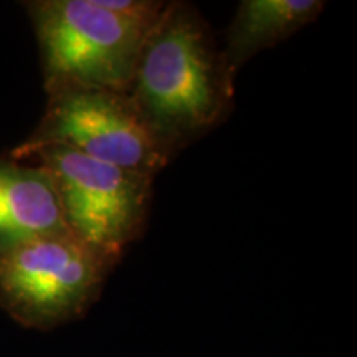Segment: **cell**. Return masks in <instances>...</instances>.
Segmentation results:
<instances>
[{
  "label": "cell",
  "mask_w": 357,
  "mask_h": 357,
  "mask_svg": "<svg viewBox=\"0 0 357 357\" xmlns=\"http://www.w3.org/2000/svg\"><path fill=\"white\" fill-rule=\"evenodd\" d=\"M114 266L70 231L38 236L0 253V307L24 328H60L100 300Z\"/></svg>",
  "instance_id": "277c9868"
},
{
  "label": "cell",
  "mask_w": 357,
  "mask_h": 357,
  "mask_svg": "<svg viewBox=\"0 0 357 357\" xmlns=\"http://www.w3.org/2000/svg\"><path fill=\"white\" fill-rule=\"evenodd\" d=\"M60 231L68 229L50 176L29 160L0 159V253Z\"/></svg>",
  "instance_id": "8992f818"
},
{
  "label": "cell",
  "mask_w": 357,
  "mask_h": 357,
  "mask_svg": "<svg viewBox=\"0 0 357 357\" xmlns=\"http://www.w3.org/2000/svg\"><path fill=\"white\" fill-rule=\"evenodd\" d=\"M63 146L100 162L155 177L169 160L124 93L82 89L48 96L32 136L13 153Z\"/></svg>",
  "instance_id": "5b68a950"
},
{
  "label": "cell",
  "mask_w": 357,
  "mask_h": 357,
  "mask_svg": "<svg viewBox=\"0 0 357 357\" xmlns=\"http://www.w3.org/2000/svg\"><path fill=\"white\" fill-rule=\"evenodd\" d=\"M10 155L37 164L50 176L66 229L108 261L118 265L129 245L144 234L155 177L63 146H40Z\"/></svg>",
  "instance_id": "7a4b0ae2"
},
{
  "label": "cell",
  "mask_w": 357,
  "mask_h": 357,
  "mask_svg": "<svg viewBox=\"0 0 357 357\" xmlns=\"http://www.w3.org/2000/svg\"><path fill=\"white\" fill-rule=\"evenodd\" d=\"M26 8L48 96L82 89L126 91L142 40L154 24L124 20L98 0H37Z\"/></svg>",
  "instance_id": "3957f363"
},
{
  "label": "cell",
  "mask_w": 357,
  "mask_h": 357,
  "mask_svg": "<svg viewBox=\"0 0 357 357\" xmlns=\"http://www.w3.org/2000/svg\"><path fill=\"white\" fill-rule=\"evenodd\" d=\"M124 95L169 160L227 121L235 77L197 7L166 2L142 40Z\"/></svg>",
  "instance_id": "6da1fadb"
},
{
  "label": "cell",
  "mask_w": 357,
  "mask_h": 357,
  "mask_svg": "<svg viewBox=\"0 0 357 357\" xmlns=\"http://www.w3.org/2000/svg\"><path fill=\"white\" fill-rule=\"evenodd\" d=\"M323 0H242L225 33L222 52L230 73L258 53L273 48L310 25L324 10Z\"/></svg>",
  "instance_id": "52a82bcc"
}]
</instances>
